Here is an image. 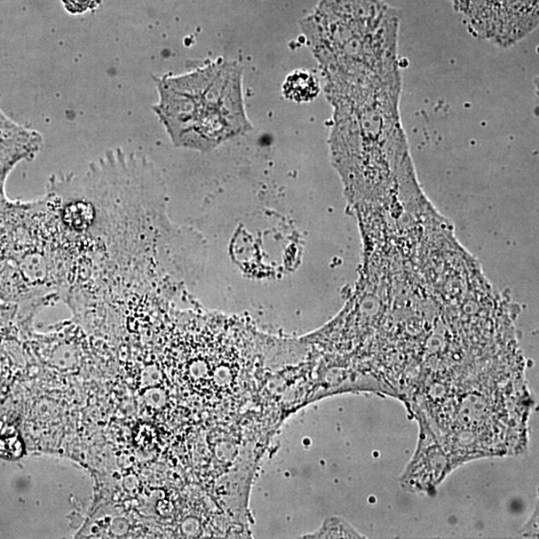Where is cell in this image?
Wrapping results in <instances>:
<instances>
[{
  "mask_svg": "<svg viewBox=\"0 0 539 539\" xmlns=\"http://www.w3.org/2000/svg\"><path fill=\"white\" fill-rule=\"evenodd\" d=\"M241 78L235 62L220 61L184 75L158 79L160 102L154 110L173 144L208 152L251 129Z\"/></svg>",
  "mask_w": 539,
  "mask_h": 539,
  "instance_id": "obj_1",
  "label": "cell"
},
{
  "mask_svg": "<svg viewBox=\"0 0 539 539\" xmlns=\"http://www.w3.org/2000/svg\"><path fill=\"white\" fill-rule=\"evenodd\" d=\"M38 144L36 132L23 129L6 117L0 121V210L10 204L4 193L6 177L15 165L36 152Z\"/></svg>",
  "mask_w": 539,
  "mask_h": 539,
  "instance_id": "obj_2",
  "label": "cell"
},
{
  "mask_svg": "<svg viewBox=\"0 0 539 539\" xmlns=\"http://www.w3.org/2000/svg\"><path fill=\"white\" fill-rule=\"evenodd\" d=\"M321 90L319 79L305 70H295L285 79L282 91L288 100L297 103L313 101Z\"/></svg>",
  "mask_w": 539,
  "mask_h": 539,
  "instance_id": "obj_3",
  "label": "cell"
},
{
  "mask_svg": "<svg viewBox=\"0 0 539 539\" xmlns=\"http://www.w3.org/2000/svg\"><path fill=\"white\" fill-rule=\"evenodd\" d=\"M63 6L70 14L79 15L99 9L102 0H61Z\"/></svg>",
  "mask_w": 539,
  "mask_h": 539,
  "instance_id": "obj_4",
  "label": "cell"
},
{
  "mask_svg": "<svg viewBox=\"0 0 539 539\" xmlns=\"http://www.w3.org/2000/svg\"><path fill=\"white\" fill-rule=\"evenodd\" d=\"M23 454V443L19 437L0 438V457L17 459Z\"/></svg>",
  "mask_w": 539,
  "mask_h": 539,
  "instance_id": "obj_5",
  "label": "cell"
}]
</instances>
